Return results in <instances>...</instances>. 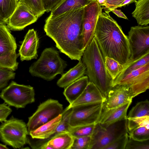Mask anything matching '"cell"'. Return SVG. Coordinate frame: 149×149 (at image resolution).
<instances>
[{"label":"cell","instance_id":"6da1fadb","mask_svg":"<svg viewBox=\"0 0 149 149\" xmlns=\"http://www.w3.org/2000/svg\"><path fill=\"white\" fill-rule=\"evenodd\" d=\"M84 7L55 17L49 16L45 21L44 29L46 35L61 52L71 60H81L85 49L82 36Z\"/></svg>","mask_w":149,"mask_h":149},{"label":"cell","instance_id":"7a4b0ae2","mask_svg":"<svg viewBox=\"0 0 149 149\" xmlns=\"http://www.w3.org/2000/svg\"><path fill=\"white\" fill-rule=\"evenodd\" d=\"M109 13L102 12L100 15L94 37L104 59L107 57L125 64L130 57L127 37Z\"/></svg>","mask_w":149,"mask_h":149},{"label":"cell","instance_id":"3957f363","mask_svg":"<svg viewBox=\"0 0 149 149\" xmlns=\"http://www.w3.org/2000/svg\"><path fill=\"white\" fill-rule=\"evenodd\" d=\"M82 57L89 81L94 84L105 98L112 87V81L106 69L104 59L94 37Z\"/></svg>","mask_w":149,"mask_h":149},{"label":"cell","instance_id":"277c9868","mask_svg":"<svg viewBox=\"0 0 149 149\" xmlns=\"http://www.w3.org/2000/svg\"><path fill=\"white\" fill-rule=\"evenodd\" d=\"M67 65L57 51L52 48H46L39 58L30 67L29 72L32 76L50 81L58 74L62 75Z\"/></svg>","mask_w":149,"mask_h":149},{"label":"cell","instance_id":"5b68a950","mask_svg":"<svg viewBox=\"0 0 149 149\" xmlns=\"http://www.w3.org/2000/svg\"><path fill=\"white\" fill-rule=\"evenodd\" d=\"M127 133H128L127 118L106 126L97 123L91 136L88 149H104L116 139Z\"/></svg>","mask_w":149,"mask_h":149},{"label":"cell","instance_id":"8992f818","mask_svg":"<svg viewBox=\"0 0 149 149\" xmlns=\"http://www.w3.org/2000/svg\"><path fill=\"white\" fill-rule=\"evenodd\" d=\"M28 135L25 123L13 116L0 125V140L14 148H22L27 143Z\"/></svg>","mask_w":149,"mask_h":149},{"label":"cell","instance_id":"52a82bcc","mask_svg":"<svg viewBox=\"0 0 149 149\" xmlns=\"http://www.w3.org/2000/svg\"><path fill=\"white\" fill-rule=\"evenodd\" d=\"M35 95L32 86L19 84L12 81L2 90L0 97L9 106L22 108L35 102Z\"/></svg>","mask_w":149,"mask_h":149},{"label":"cell","instance_id":"ba28073f","mask_svg":"<svg viewBox=\"0 0 149 149\" xmlns=\"http://www.w3.org/2000/svg\"><path fill=\"white\" fill-rule=\"evenodd\" d=\"M128 34L130 57L128 63L149 53V26H132Z\"/></svg>","mask_w":149,"mask_h":149},{"label":"cell","instance_id":"9c48e42d","mask_svg":"<svg viewBox=\"0 0 149 149\" xmlns=\"http://www.w3.org/2000/svg\"><path fill=\"white\" fill-rule=\"evenodd\" d=\"M63 110V105L57 100L49 99L42 102L29 118L26 125L29 132L56 117Z\"/></svg>","mask_w":149,"mask_h":149},{"label":"cell","instance_id":"30bf717a","mask_svg":"<svg viewBox=\"0 0 149 149\" xmlns=\"http://www.w3.org/2000/svg\"><path fill=\"white\" fill-rule=\"evenodd\" d=\"M116 85L127 87L132 99L145 92L149 88V63L132 71L113 86Z\"/></svg>","mask_w":149,"mask_h":149},{"label":"cell","instance_id":"8fae6325","mask_svg":"<svg viewBox=\"0 0 149 149\" xmlns=\"http://www.w3.org/2000/svg\"><path fill=\"white\" fill-rule=\"evenodd\" d=\"M103 105V102H98L72 107L70 118V126L73 127L97 123Z\"/></svg>","mask_w":149,"mask_h":149},{"label":"cell","instance_id":"7c38bea8","mask_svg":"<svg viewBox=\"0 0 149 149\" xmlns=\"http://www.w3.org/2000/svg\"><path fill=\"white\" fill-rule=\"evenodd\" d=\"M102 8L97 0H91L84 7L83 18L82 36L85 49L94 37L95 30L98 17Z\"/></svg>","mask_w":149,"mask_h":149},{"label":"cell","instance_id":"4fadbf2b","mask_svg":"<svg viewBox=\"0 0 149 149\" xmlns=\"http://www.w3.org/2000/svg\"><path fill=\"white\" fill-rule=\"evenodd\" d=\"M38 19L26 6L18 3L6 24L10 30L20 31L36 22Z\"/></svg>","mask_w":149,"mask_h":149},{"label":"cell","instance_id":"5bb4252c","mask_svg":"<svg viewBox=\"0 0 149 149\" xmlns=\"http://www.w3.org/2000/svg\"><path fill=\"white\" fill-rule=\"evenodd\" d=\"M39 39L33 29L29 30L20 47L19 55L22 61L37 59Z\"/></svg>","mask_w":149,"mask_h":149},{"label":"cell","instance_id":"9a60e30c","mask_svg":"<svg viewBox=\"0 0 149 149\" xmlns=\"http://www.w3.org/2000/svg\"><path fill=\"white\" fill-rule=\"evenodd\" d=\"M132 100L128 88L123 86L116 85L108 92L103 103V109H109L119 107Z\"/></svg>","mask_w":149,"mask_h":149},{"label":"cell","instance_id":"2e32d148","mask_svg":"<svg viewBox=\"0 0 149 149\" xmlns=\"http://www.w3.org/2000/svg\"><path fill=\"white\" fill-rule=\"evenodd\" d=\"M61 117L62 114H61L51 120L29 132V134L32 139L39 140L34 141L35 143L37 144V148L53 137L61 121Z\"/></svg>","mask_w":149,"mask_h":149},{"label":"cell","instance_id":"e0dca14e","mask_svg":"<svg viewBox=\"0 0 149 149\" xmlns=\"http://www.w3.org/2000/svg\"><path fill=\"white\" fill-rule=\"evenodd\" d=\"M105 99V98L94 84L89 81L80 95L66 108L69 109L79 105L103 103Z\"/></svg>","mask_w":149,"mask_h":149},{"label":"cell","instance_id":"ac0fdd59","mask_svg":"<svg viewBox=\"0 0 149 149\" xmlns=\"http://www.w3.org/2000/svg\"><path fill=\"white\" fill-rule=\"evenodd\" d=\"M132 100L117 107L109 109H102L97 123L106 126L123 119L127 118V109L131 104Z\"/></svg>","mask_w":149,"mask_h":149},{"label":"cell","instance_id":"d6986e66","mask_svg":"<svg viewBox=\"0 0 149 149\" xmlns=\"http://www.w3.org/2000/svg\"><path fill=\"white\" fill-rule=\"evenodd\" d=\"M15 40L10 29L5 25H0V56L16 53Z\"/></svg>","mask_w":149,"mask_h":149},{"label":"cell","instance_id":"ffe728a7","mask_svg":"<svg viewBox=\"0 0 149 149\" xmlns=\"http://www.w3.org/2000/svg\"><path fill=\"white\" fill-rule=\"evenodd\" d=\"M86 70L85 64L82 61L80 60L76 66L62 75L57 82V85L60 87L65 88L84 76Z\"/></svg>","mask_w":149,"mask_h":149},{"label":"cell","instance_id":"44dd1931","mask_svg":"<svg viewBox=\"0 0 149 149\" xmlns=\"http://www.w3.org/2000/svg\"><path fill=\"white\" fill-rule=\"evenodd\" d=\"M89 82L88 77L84 76L64 88L63 94L70 104L80 95Z\"/></svg>","mask_w":149,"mask_h":149},{"label":"cell","instance_id":"7402d4cb","mask_svg":"<svg viewBox=\"0 0 149 149\" xmlns=\"http://www.w3.org/2000/svg\"><path fill=\"white\" fill-rule=\"evenodd\" d=\"M91 0H62L51 11L50 16L55 17L74 9L85 7Z\"/></svg>","mask_w":149,"mask_h":149},{"label":"cell","instance_id":"603a6c76","mask_svg":"<svg viewBox=\"0 0 149 149\" xmlns=\"http://www.w3.org/2000/svg\"><path fill=\"white\" fill-rule=\"evenodd\" d=\"M132 14L139 25L146 26L149 23V0H138Z\"/></svg>","mask_w":149,"mask_h":149},{"label":"cell","instance_id":"cb8c5ba5","mask_svg":"<svg viewBox=\"0 0 149 149\" xmlns=\"http://www.w3.org/2000/svg\"><path fill=\"white\" fill-rule=\"evenodd\" d=\"M73 141V137L69 133L65 132L56 135L43 143L52 149H70Z\"/></svg>","mask_w":149,"mask_h":149},{"label":"cell","instance_id":"d4e9b609","mask_svg":"<svg viewBox=\"0 0 149 149\" xmlns=\"http://www.w3.org/2000/svg\"><path fill=\"white\" fill-rule=\"evenodd\" d=\"M149 63V53L138 59L127 63L126 66L113 81L112 86H113L116 82L132 71Z\"/></svg>","mask_w":149,"mask_h":149},{"label":"cell","instance_id":"484cf974","mask_svg":"<svg viewBox=\"0 0 149 149\" xmlns=\"http://www.w3.org/2000/svg\"><path fill=\"white\" fill-rule=\"evenodd\" d=\"M104 60L105 68L113 82L126 66L127 64H121L113 59L107 57L104 58Z\"/></svg>","mask_w":149,"mask_h":149},{"label":"cell","instance_id":"4316f807","mask_svg":"<svg viewBox=\"0 0 149 149\" xmlns=\"http://www.w3.org/2000/svg\"><path fill=\"white\" fill-rule=\"evenodd\" d=\"M149 116V102L148 100L137 103L130 111L127 118Z\"/></svg>","mask_w":149,"mask_h":149},{"label":"cell","instance_id":"83f0119b","mask_svg":"<svg viewBox=\"0 0 149 149\" xmlns=\"http://www.w3.org/2000/svg\"><path fill=\"white\" fill-rule=\"evenodd\" d=\"M18 4L24 5L38 18L46 12L42 0H19Z\"/></svg>","mask_w":149,"mask_h":149},{"label":"cell","instance_id":"f1b7e54d","mask_svg":"<svg viewBox=\"0 0 149 149\" xmlns=\"http://www.w3.org/2000/svg\"><path fill=\"white\" fill-rule=\"evenodd\" d=\"M18 2V0H0V15L7 22Z\"/></svg>","mask_w":149,"mask_h":149},{"label":"cell","instance_id":"f546056e","mask_svg":"<svg viewBox=\"0 0 149 149\" xmlns=\"http://www.w3.org/2000/svg\"><path fill=\"white\" fill-rule=\"evenodd\" d=\"M96 123L71 127L69 133L73 137L91 136Z\"/></svg>","mask_w":149,"mask_h":149},{"label":"cell","instance_id":"4dcf8cb0","mask_svg":"<svg viewBox=\"0 0 149 149\" xmlns=\"http://www.w3.org/2000/svg\"><path fill=\"white\" fill-rule=\"evenodd\" d=\"M19 56L16 53L6 55L0 56V67L16 70L18 68V63L17 59Z\"/></svg>","mask_w":149,"mask_h":149},{"label":"cell","instance_id":"1f68e13d","mask_svg":"<svg viewBox=\"0 0 149 149\" xmlns=\"http://www.w3.org/2000/svg\"><path fill=\"white\" fill-rule=\"evenodd\" d=\"M149 125L138 127L128 132L129 136L139 141L149 139Z\"/></svg>","mask_w":149,"mask_h":149},{"label":"cell","instance_id":"d6a6232c","mask_svg":"<svg viewBox=\"0 0 149 149\" xmlns=\"http://www.w3.org/2000/svg\"><path fill=\"white\" fill-rule=\"evenodd\" d=\"M127 119L128 132L138 127L149 125V116Z\"/></svg>","mask_w":149,"mask_h":149},{"label":"cell","instance_id":"836d02e7","mask_svg":"<svg viewBox=\"0 0 149 149\" xmlns=\"http://www.w3.org/2000/svg\"><path fill=\"white\" fill-rule=\"evenodd\" d=\"M14 71L9 69L0 67V90L6 87L9 80L15 78V73Z\"/></svg>","mask_w":149,"mask_h":149},{"label":"cell","instance_id":"e575fe53","mask_svg":"<svg viewBox=\"0 0 149 149\" xmlns=\"http://www.w3.org/2000/svg\"><path fill=\"white\" fill-rule=\"evenodd\" d=\"M91 136L73 137L70 149H88Z\"/></svg>","mask_w":149,"mask_h":149},{"label":"cell","instance_id":"d590c367","mask_svg":"<svg viewBox=\"0 0 149 149\" xmlns=\"http://www.w3.org/2000/svg\"><path fill=\"white\" fill-rule=\"evenodd\" d=\"M125 149H149V139L139 141L129 136Z\"/></svg>","mask_w":149,"mask_h":149},{"label":"cell","instance_id":"8d00e7d4","mask_svg":"<svg viewBox=\"0 0 149 149\" xmlns=\"http://www.w3.org/2000/svg\"><path fill=\"white\" fill-rule=\"evenodd\" d=\"M128 139V133H127L116 139L104 149H125Z\"/></svg>","mask_w":149,"mask_h":149},{"label":"cell","instance_id":"74e56055","mask_svg":"<svg viewBox=\"0 0 149 149\" xmlns=\"http://www.w3.org/2000/svg\"><path fill=\"white\" fill-rule=\"evenodd\" d=\"M125 0H106L102 5L105 12L109 13L112 10L119 8Z\"/></svg>","mask_w":149,"mask_h":149},{"label":"cell","instance_id":"f35d334b","mask_svg":"<svg viewBox=\"0 0 149 149\" xmlns=\"http://www.w3.org/2000/svg\"><path fill=\"white\" fill-rule=\"evenodd\" d=\"M12 112V110L5 102L0 104V122L5 121L8 117Z\"/></svg>","mask_w":149,"mask_h":149},{"label":"cell","instance_id":"ab89813d","mask_svg":"<svg viewBox=\"0 0 149 149\" xmlns=\"http://www.w3.org/2000/svg\"><path fill=\"white\" fill-rule=\"evenodd\" d=\"M62 0H42L46 12L51 11Z\"/></svg>","mask_w":149,"mask_h":149},{"label":"cell","instance_id":"60d3db41","mask_svg":"<svg viewBox=\"0 0 149 149\" xmlns=\"http://www.w3.org/2000/svg\"><path fill=\"white\" fill-rule=\"evenodd\" d=\"M111 11L116 15L118 17L126 19H128L127 17L120 10H118L116 8L112 10Z\"/></svg>","mask_w":149,"mask_h":149},{"label":"cell","instance_id":"b9f144b4","mask_svg":"<svg viewBox=\"0 0 149 149\" xmlns=\"http://www.w3.org/2000/svg\"><path fill=\"white\" fill-rule=\"evenodd\" d=\"M136 1V0H125L119 6V8L121 7L133 3H135Z\"/></svg>","mask_w":149,"mask_h":149},{"label":"cell","instance_id":"7bdbcfd3","mask_svg":"<svg viewBox=\"0 0 149 149\" xmlns=\"http://www.w3.org/2000/svg\"><path fill=\"white\" fill-rule=\"evenodd\" d=\"M6 22L0 15V25H5L7 24Z\"/></svg>","mask_w":149,"mask_h":149},{"label":"cell","instance_id":"ee69618b","mask_svg":"<svg viewBox=\"0 0 149 149\" xmlns=\"http://www.w3.org/2000/svg\"><path fill=\"white\" fill-rule=\"evenodd\" d=\"M9 148L7 147L6 145L0 143V149H8Z\"/></svg>","mask_w":149,"mask_h":149}]
</instances>
